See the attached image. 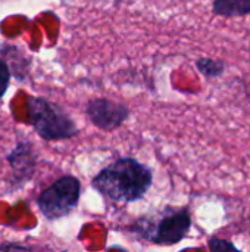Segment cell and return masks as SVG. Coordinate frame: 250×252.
<instances>
[{
    "label": "cell",
    "mask_w": 250,
    "mask_h": 252,
    "mask_svg": "<svg viewBox=\"0 0 250 252\" xmlns=\"http://www.w3.org/2000/svg\"><path fill=\"white\" fill-rule=\"evenodd\" d=\"M192 219L186 208H167L156 217L137 220L130 230L156 245H175L190 230Z\"/></svg>",
    "instance_id": "7a4b0ae2"
},
{
    "label": "cell",
    "mask_w": 250,
    "mask_h": 252,
    "mask_svg": "<svg viewBox=\"0 0 250 252\" xmlns=\"http://www.w3.org/2000/svg\"><path fill=\"white\" fill-rule=\"evenodd\" d=\"M196 68L200 74H203L206 78H217L224 74L225 63L220 59L212 58H199L196 61Z\"/></svg>",
    "instance_id": "ba28073f"
},
{
    "label": "cell",
    "mask_w": 250,
    "mask_h": 252,
    "mask_svg": "<svg viewBox=\"0 0 250 252\" xmlns=\"http://www.w3.org/2000/svg\"><path fill=\"white\" fill-rule=\"evenodd\" d=\"M81 195V183L74 176H63L44 189L37 198L40 213L47 220H59L66 217L78 205Z\"/></svg>",
    "instance_id": "277c9868"
},
{
    "label": "cell",
    "mask_w": 250,
    "mask_h": 252,
    "mask_svg": "<svg viewBox=\"0 0 250 252\" xmlns=\"http://www.w3.org/2000/svg\"><path fill=\"white\" fill-rule=\"evenodd\" d=\"M152 171L134 158H119L105 167L91 182V186L116 204L141 199L152 186Z\"/></svg>",
    "instance_id": "6da1fadb"
},
{
    "label": "cell",
    "mask_w": 250,
    "mask_h": 252,
    "mask_svg": "<svg viewBox=\"0 0 250 252\" xmlns=\"http://www.w3.org/2000/svg\"><path fill=\"white\" fill-rule=\"evenodd\" d=\"M85 114L91 124L103 131H113L130 117V111L125 105L105 97L91 99L85 105Z\"/></svg>",
    "instance_id": "5b68a950"
},
{
    "label": "cell",
    "mask_w": 250,
    "mask_h": 252,
    "mask_svg": "<svg viewBox=\"0 0 250 252\" xmlns=\"http://www.w3.org/2000/svg\"><path fill=\"white\" fill-rule=\"evenodd\" d=\"M209 250L211 252H240L231 242H228L225 239H218V238L211 239Z\"/></svg>",
    "instance_id": "9c48e42d"
},
{
    "label": "cell",
    "mask_w": 250,
    "mask_h": 252,
    "mask_svg": "<svg viewBox=\"0 0 250 252\" xmlns=\"http://www.w3.org/2000/svg\"><path fill=\"white\" fill-rule=\"evenodd\" d=\"M27 112L29 126L44 140H63L78 134L75 121L65 109L44 97H28Z\"/></svg>",
    "instance_id": "3957f363"
},
{
    "label": "cell",
    "mask_w": 250,
    "mask_h": 252,
    "mask_svg": "<svg viewBox=\"0 0 250 252\" xmlns=\"http://www.w3.org/2000/svg\"><path fill=\"white\" fill-rule=\"evenodd\" d=\"M212 10L224 18L246 16L250 15V0H214Z\"/></svg>",
    "instance_id": "52a82bcc"
},
{
    "label": "cell",
    "mask_w": 250,
    "mask_h": 252,
    "mask_svg": "<svg viewBox=\"0 0 250 252\" xmlns=\"http://www.w3.org/2000/svg\"><path fill=\"white\" fill-rule=\"evenodd\" d=\"M0 252H40L37 247L15 244V242H6L0 245Z\"/></svg>",
    "instance_id": "8fae6325"
},
{
    "label": "cell",
    "mask_w": 250,
    "mask_h": 252,
    "mask_svg": "<svg viewBox=\"0 0 250 252\" xmlns=\"http://www.w3.org/2000/svg\"><path fill=\"white\" fill-rule=\"evenodd\" d=\"M9 81H10V69L7 63L3 59H0V97L4 96L9 87Z\"/></svg>",
    "instance_id": "30bf717a"
},
{
    "label": "cell",
    "mask_w": 250,
    "mask_h": 252,
    "mask_svg": "<svg viewBox=\"0 0 250 252\" xmlns=\"http://www.w3.org/2000/svg\"><path fill=\"white\" fill-rule=\"evenodd\" d=\"M7 162L13 173L15 188H18L32 179L37 167V157L29 143L21 142L7 155Z\"/></svg>",
    "instance_id": "8992f818"
}]
</instances>
